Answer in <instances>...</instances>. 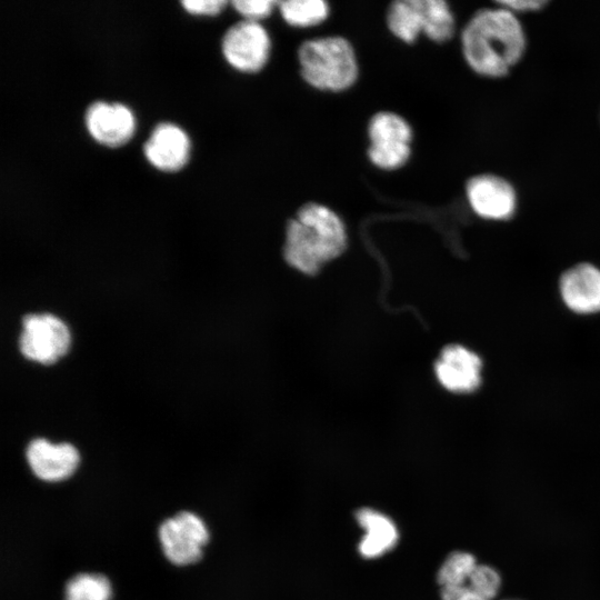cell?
Segmentation results:
<instances>
[{"mask_svg":"<svg viewBox=\"0 0 600 600\" xmlns=\"http://www.w3.org/2000/svg\"><path fill=\"white\" fill-rule=\"evenodd\" d=\"M460 47L474 74L501 80L522 62L529 39L522 18L496 1L469 17L460 32Z\"/></svg>","mask_w":600,"mask_h":600,"instance_id":"obj_1","label":"cell"},{"mask_svg":"<svg viewBox=\"0 0 600 600\" xmlns=\"http://www.w3.org/2000/svg\"><path fill=\"white\" fill-rule=\"evenodd\" d=\"M347 247V231L340 217L327 206L308 202L286 227L284 258L307 274L338 258Z\"/></svg>","mask_w":600,"mask_h":600,"instance_id":"obj_2","label":"cell"},{"mask_svg":"<svg viewBox=\"0 0 600 600\" xmlns=\"http://www.w3.org/2000/svg\"><path fill=\"white\" fill-rule=\"evenodd\" d=\"M298 62L303 80L318 90L344 91L358 79L356 52L343 37L329 36L302 42Z\"/></svg>","mask_w":600,"mask_h":600,"instance_id":"obj_3","label":"cell"},{"mask_svg":"<svg viewBox=\"0 0 600 600\" xmlns=\"http://www.w3.org/2000/svg\"><path fill=\"white\" fill-rule=\"evenodd\" d=\"M70 347L69 327L59 317L48 312L22 317L18 348L27 360L53 364L68 353Z\"/></svg>","mask_w":600,"mask_h":600,"instance_id":"obj_4","label":"cell"},{"mask_svg":"<svg viewBox=\"0 0 600 600\" xmlns=\"http://www.w3.org/2000/svg\"><path fill=\"white\" fill-rule=\"evenodd\" d=\"M464 194L471 211L486 221H509L519 208L517 187L497 172L486 171L471 176L466 182Z\"/></svg>","mask_w":600,"mask_h":600,"instance_id":"obj_5","label":"cell"},{"mask_svg":"<svg viewBox=\"0 0 600 600\" xmlns=\"http://www.w3.org/2000/svg\"><path fill=\"white\" fill-rule=\"evenodd\" d=\"M369 160L378 168L399 169L410 158L412 130L399 114L381 111L372 116L368 124Z\"/></svg>","mask_w":600,"mask_h":600,"instance_id":"obj_6","label":"cell"},{"mask_svg":"<svg viewBox=\"0 0 600 600\" xmlns=\"http://www.w3.org/2000/svg\"><path fill=\"white\" fill-rule=\"evenodd\" d=\"M221 48L224 59L232 68L252 73L267 64L271 40L259 22L242 20L224 32Z\"/></svg>","mask_w":600,"mask_h":600,"instance_id":"obj_7","label":"cell"},{"mask_svg":"<svg viewBox=\"0 0 600 600\" xmlns=\"http://www.w3.org/2000/svg\"><path fill=\"white\" fill-rule=\"evenodd\" d=\"M159 539L170 562L187 566L201 559L209 532L197 514L181 511L160 524Z\"/></svg>","mask_w":600,"mask_h":600,"instance_id":"obj_8","label":"cell"},{"mask_svg":"<svg viewBox=\"0 0 600 600\" xmlns=\"http://www.w3.org/2000/svg\"><path fill=\"white\" fill-rule=\"evenodd\" d=\"M84 122L88 132L97 142L111 148L127 143L136 129L132 111L118 102L91 103L86 110Z\"/></svg>","mask_w":600,"mask_h":600,"instance_id":"obj_9","label":"cell"},{"mask_svg":"<svg viewBox=\"0 0 600 600\" xmlns=\"http://www.w3.org/2000/svg\"><path fill=\"white\" fill-rule=\"evenodd\" d=\"M26 458L33 474L49 482L69 478L80 461L79 452L71 443H52L43 438L28 443Z\"/></svg>","mask_w":600,"mask_h":600,"instance_id":"obj_10","label":"cell"},{"mask_svg":"<svg viewBox=\"0 0 600 600\" xmlns=\"http://www.w3.org/2000/svg\"><path fill=\"white\" fill-rule=\"evenodd\" d=\"M481 360L471 350L452 344L446 347L436 362L439 382L452 392H471L481 381Z\"/></svg>","mask_w":600,"mask_h":600,"instance_id":"obj_11","label":"cell"},{"mask_svg":"<svg viewBox=\"0 0 600 600\" xmlns=\"http://www.w3.org/2000/svg\"><path fill=\"white\" fill-rule=\"evenodd\" d=\"M147 160L162 171H178L189 159L190 140L178 126L162 122L154 127L143 146Z\"/></svg>","mask_w":600,"mask_h":600,"instance_id":"obj_12","label":"cell"},{"mask_svg":"<svg viewBox=\"0 0 600 600\" xmlns=\"http://www.w3.org/2000/svg\"><path fill=\"white\" fill-rule=\"evenodd\" d=\"M564 303L574 312L600 311V270L589 263L574 266L560 282Z\"/></svg>","mask_w":600,"mask_h":600,"instance_id":"obj_13","label":"cell"},{"mask_svg":"<svg viewBox=\"0 0 600 600\" xmlns=\"http://www.w3.org/2000/svg\"><path fill=\"white\" fill-rule=\"evenodd\" d=\"M356 519L364 529V534L358 546L359 553L363 558H379L397 544L398 529L386 514L371 508H361L356 512Z\"/></svg>","mask_w":600,"mask_h":600,"instance_id":"obj_14","label":"cell"},{"mask_svg":"<svg viewBox=\"0 0 600 600\" xmlns=\"http://www.w3.org/2000/svg\"><path fill=\"white\" fill-rule=\"evenodd\" d=\"M387 26L398 39L411 43L420 33H424L429 26V16L426 0L393 1L387 11Z\"/></svg>","mask_w":600,"mask_h":600,"instance_id":"obj_15","label":"cell"},{"mask_svg":"<svg viewBox=\"0 0 600 600\" xmlns=\"http://www.w3.org/2000/svg\"><path fill=\"white\" fill-rule=\"evenodd\" d=\"M501 588V576L489 564L478 563L461 584L440 588L442 600H493Z\"/></svg>","mask_w":600,"mask_h":600,"instance_id":"obj_16","label":"cell"},{"mask_svg":"<svg viewBox=\"0 0 600 600\" xmlns=\"http://www.w3.org/2000/svg\"><path fill=\"white\" fill-rule=\"evenodd\" d=\"M278 10L288 24L298 28L317 26L329 16V6L323 0L280 1Z\"/></svg>","mask_w":600,"mask_h":600,"instance_id":"obj_17","label":"cell"},{"mask_svg":"<svg viewBox=\"0 0 600 600\" xmlns=\"http://www.w3.org/2000/svg\"><path fill=\"white\" fill-rule=\"evenodd\" d=\"M111 584L99 573H79L64 588V600H110Z\"/></svg>","mask_w":600,"mask_h":600,"instance_id":"obj_18","label":"cell"},{"mask_svg":"<svg viewBox=\"0 0 600 600\" xmlns=\"http://www.w3.org/2000/svg\"><path fill=\"white\" fill-rule=\"evenodd\" d=\"M476 557L467 551L451 552L437 572L440 588L454 587L463 583L478 566Z\"/></svg>","mask_w":600,"mask_h":600,"instance_id":"obj_19","label":"cell"},{"mask_svg":"<svg viewBox=\"0 0 600 600\" xmlns=\"http://www.w3.org/2000/svg\"><path fill=\"white\" fill-rule=\"evenodd\" d=\"M233 9L247 21L259 22L261 19L268 18L276 7L278 1L274 0H234L231 2Z\"/></svg>","mask_w":600,"mask_h":600,"instance_id":"obj_20","label":"cell"},{"mask_svg":"<svg viewBox=\"0 0 600 600\" xmlns=\"http://www.w3.org/2000/svg\"><path fill=\"white\" fill-rule=\"evenodd\" d=\"M228 2L224 0H184L182 7L192 14L214 16L221 12Z\"/></svg>","mask_w":600,"mask_h":600,"instance_id":"obj_21","label":"cell"},{"mask_svg":"<svg viewBox=\"0 0 600 600\" xmlns=\"http://www.w3.org/2000/svg\"><path fill=\"white\" fill-rule=\"evenodd\" d=\"M500 3L522 18L524 14L541 12L550 2L547 0H504Z\"/></svg>","mask_w":600,"mask_h":600,"instance_id":"obj_22","label":"cell"}]
</instances>
